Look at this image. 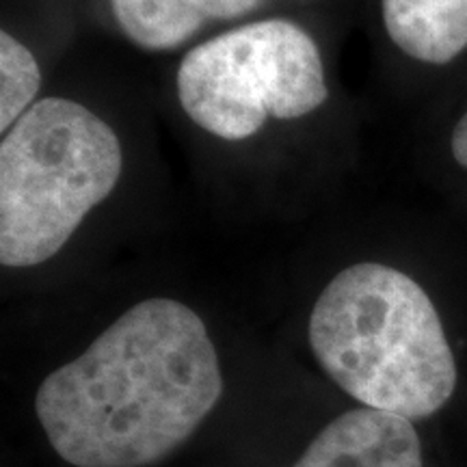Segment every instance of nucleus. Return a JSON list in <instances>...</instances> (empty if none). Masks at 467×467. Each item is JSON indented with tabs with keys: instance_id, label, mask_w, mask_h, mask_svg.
<instances>
[{
	"instance_id": "nucleus-4",
	"label": "nucleus",
	"mask_w": 467,
	"mask_h": 467,
	"mask_svg": "<svg viewBox=\"0 0 467 467\" xmlns=\"http://www.w3.org/2000/svg\"><path fill=\"white\" fill-rule=\"evenodd\" d=\"M175 91L192 124L227 143L249 141L271 121H299L329 100L317 39L285 17L249 22L191 48Z\"/></svg>"
},
{
	"instance_id": "nucleus-3",
	"label": "nucleus",
	"mask_w": 467,
	"mask_h": 467,
	"mask_svg": "<svg viewBox=\"0 0 467 467\" xmlns=\"http://www.w3.org/2000/svg\"><path fill=\"white\" fill-rule=\"evenodd\" d=\"M124 173V145L104 117L42 98L0 143V265L33 268L61 254Z\"/></svg>"
},
{
	"instance_id": "nucleus-1",
	"label": "nucleus",
	"mask_w": 467,
	"mask_h": 467,
	"mask_svg": "<svg viewBox=\"0 0 467 467\" xmlns=\"http://www.w3.org/2000/svg\"><path fill=\"white\" fill-rule=\"evenodd\" d=\"M221 394L206 323L186 303L154 296L50 372L35 413L69 465L150 467L191 440Z\"/></svg>"
},
{
	"instance_id": "nucleus-6",
	"label": "nucleus",
	"mask_w": 467,
	"mask_h": 467,
	"mask_svg": "<svg viewBox=\"0 0 467 467\" xmlns=\"http://www.w3.org/2000/svg\"><path fill=\"white\" fill-rule=\"evenodd\" d=\"M128 42L148 52L175 50L210 25L254 14L265 0H109Z\"/></svg>"
},
{
	"instance_id": "nucleus-7",
	"label": "nucleus",
	"mask_w": 467,
	"mask_h": 467,
	"mask_svg": "<svg viewBox=\"0 0 467 467\" xmlns=\"http://www.w3.org/2000/svg\"><path fill=\"white\" fill-rule=\"evenodd\" d=\"M388 37L402 55L446 66L467 50V0H381Z\"/></svg>"
},
{
	"instance_id": "nucleus-9",
	"label": "nucleus",
	"mask_w": 467,
	"mask_h": 467,
	"mask_svg": "<svg viewBox=\"0 0 467 467\" xmlns=\"http://www.w3.org/2000/svg\"><path fill=\"white\" fill-rule=\"evenodd\" d=\"M451 151L454 161H457L463 169H467V113L461 115V119L454 124L451 137Z\"/></svg>"
},
{
	"instance_id": "nucleus-2",
	"label": "nucleus",
	"mask_w": 467,
	"mask_h": 467,
	"mask_svg": "<svg viewBox=\"0 0 467 467\" xmlns=\"http://www.w3.org/2000/svg\"><path fill=\"white\" fill-rule=\"evenodd\" d=\"M307 340L325 375L368 409L413 422L440 411L457 388L433 301L394 266L342 268L314 303Z\"/></svg>"
},
{
	"instance_id": "nucleus-5",
	"label": "nucleus",
	"mask_w": 467,
	"mask_h": 467,
	"mask_svg": "<svg viewBox=\"0 0 467 467\" xmlns=\"http://www.w3.org/2000/svg\"><path fill=\"white\" fill-rule=\"evenodd\" d=\"M295 467H424L411 420L379 409H353L329 422Z\"/></svg>"
},
{
	"instance_id": "nucleus-8",
	"label": "nucleus",
	"mask_w": 467,
	"mask_h": 467,
	"mask_svg": "<svg viewBox=\"0 0 467 467\" xmlns=\"http://www.w3.org/2000/svg\"><path fill=\"white\" fill-rule=\"evenodd\" d=\"M37 57L7 28L0 31V132H9L42 98Z\"/></svg>"
}]
</instances>
